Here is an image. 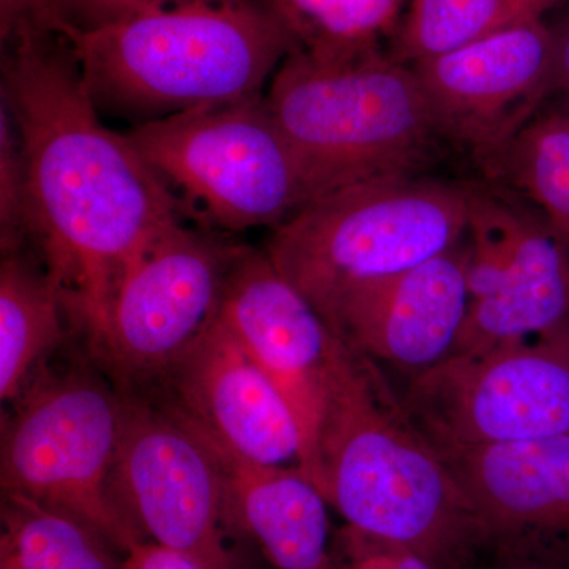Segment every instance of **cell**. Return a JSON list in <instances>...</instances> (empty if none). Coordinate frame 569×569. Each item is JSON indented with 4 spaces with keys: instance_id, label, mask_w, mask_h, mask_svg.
<instances>
[{
    "instance_id": "6da1fadb",
    "label": "cell",
    "mask_w": 569,
    "mask_h": 569,
    "mask_svg": "<svg viewBox=\"0 0 569 569\" xmlns=\"http://www.w3.org/2000/svg\"><path fill=\"white\" fill-rule=\"evenodd\" d=\"M2 51L0 103L24 153L29 244L99 353L123 276L187 216L127 134L104 126L67 37Z\"/></svg>"
},
{
    "instance_id": "7a4b0ae2",
    "label": "cell",
    "mask_w": 569,
    "mask_h": 569,
    "mask_svg": "<svg viewBox=\"0 0 569 569\" xmlns=\"http://www.w3.org/2000/svg\"><path fill=\"white\" fill-rule=\"evenodd\" d=\"M316 482L348 527L449 567L485 545L447 460L376 361L346 340L318 432Z\"/></svg>"
},
{
    "instance_id": "3957f363",
    "label": "cell",
    "mask_w": 569,
    "mask_h": 569,
    "mask_svg": "<svg viewBox=\"0 0 569 569\" xmlns=\"http://www.w3.org/2000/svg\"><path fill=\"white\" fill-rule=\"evenodd\" d=\"M69 40L97 110L133 127L261 97L299 50L261 0H192Z\"/></svg>"
},
{
    "instance_id": "277c9868",
    "label": "cell",
    "mask_w": 569,
    "mask_h": 569,
    "mask_svg": "<svg viewBox=\"0 0 569 569\" xmlns=\"http://www.w3.org/2000/svg\"><path fill=\"white\" fill-rule=\"evenodd\" d=\"M264 99L316 198L373 179L422 174L449 148L417 71L381 50L346 58L296 50Z\"/></svg>"
},
{
    "instance_id": "5b68a950",
    "label": "cell",
    "mask_w": 569,
    "mask_h": 569,
    "mask_svg": "<svg viewBox=\"0 0 569 569\" xmlns=\"http://www.w3.org/2000/svg\"><path fill=\"white\" fill-rule=\"evenodd\" d=\"M467 233L466 183L399 176L321 194L272 228L264 252L331 328L356 295L456 249Z\"/></svg>"
},
{
    "instance_id": "8992f818",
    "label": "cell",
    "mask_w": 569,
    "mask_h": 569,
    "mask_svg": "<svg viewBox=\"0 0 569 569\" xmlns=\"http://www.w3.org/2000/svg\"><path fill=\"white\" fill-rule=\"evenodd\" d=\"M200 227H279L313 201L301 159L264 96L179 112L126 133Z\"/></svg>"
},
{
    "instance_id": "52a82bcc",
    "label": "cell",
    "mask_w": 569,
    "mask_h": 569,
    "mask_svg": "<svg viewBox=\"0 0 569 569\" xmlns=\"http://www.w3.org/2000/svg\"><path fill=\"white\" fill-rule=\"evenodd\" d=\"M3 427V496L29 498L82 520L127 552L144 541L111 492L123 395L88 372L44 373Z\"/></svg>"
},
{
    "instance_id": "ba28073f",
    "label": "cell",
    "mask_w": 569,
    "mask_h": 569,
    "mask_svg": "<svg viewBox=\"0 0 569 569\" xmlns=\"http://www.w3.org/2000/svg\"><path fill=\"white\" fill-rule=\"evenodd\" d=\"M438 452L569 433V346L559 335L449 355L402 397Z\"/></svg>"
},
{
    "instance_id": "9c48e42d",
    "label": "cell",
    "mask_w": 569,
    "mask_h": 569,
    "mask_svg": "<svg viewBox=\"0 0 569 569\" xmlns=\"http://www.w3.org/2000/svg\"><path fill=\"white\" fill-rule=\"evenodd\" d=\"M468 312L451 355L559 335L569 318V249L530 203L466 183Z\"/></svg>"
},
{
    "instance_id": "30bf717a",
    "label": "cell",
    "mask_w": 569,
    "mask_h": 569,
    "mask_svg": "<svg viewBox=\"0 0 569 569\" xmlns=\"http://www.w3.org/2000/svg\"><path fill=\"white\" fill-rule=\"evenodd\" d=\"M111 492L142 539L204 569H239L227 541L222 477L203 438L163 403L123 395Z\"/></svg>"
},
{
    "instance_id": "8fae6325",
    "label": "cell",
    "mask_w": 569,
    "mask_h": 569,
    "mask_svg": "<svg viewBox=\"0 0 569 569\" xmlns=\"http://www.w3.org/2000/svg\"><path fill=\"white\" fill-rule=\"evenodd\" d=\"M244 250L186 220L168 228L123 276L99 353L127 383L162 380L219 317Z\"/></svg>"
},
{
    "instance_id": "7c38bea8",
    "label": "cell",
    "mask_w": 569,
    "mask_h": 569,
    "mask_svg": "<svg viewBox=\"0 0 569 569\" xmlns=\"http://www.w3.org/2000/svg\"><path fill=\"white\" fill-rule=\"evenodd\" d=\"M411 67L449 148L481 164L553 96L552 28L523 22Z\"/></svg>"
},
{
    "instance_id": "4fadbf2b",
    "label": "cell",
    "mask_w": 569,
    "mask_h": 569,
    "mask_svg": "<svg viewBox=\"0 0 569 569\" xmlns=\"http://www.w3.org/2000/svg\"><path fill=\"white\" fill-rule=\"evenodd\" d=\"M219 317L293 411L302 438L299 468L312 479L318 432L342 339L268 253L250 247L228 277Z\"/></svg>"
},
{
    "instance_id": "5bb4252c",
    "label": "cell",
    "mask_w": 569,
    "mask_h": 569,
    "mask_svg": "<svg viewBox=\"0 0 569 569\" xmlns=\"http://www.w3.org/2000/svg\"><path fill=\"white\" fill-rule=\"evenodd\" d=\"M440 455L485 545L569 569V433Z\"/></svg>"
},
{
    "instance_id": "9a60e30c",
    "label": "cell",
    "mask_w": 569,
    "mask_h": 569,
    "mask_svg": "<svg viewBox=\"0 0 569 569\" xmlns=\"http://www.w3.org/2000/svg\"><path fill=\"white\" fill-rule=\"evenodd\" d=\"M160 381L163 406L213 443L266 466L301 463L293 411L220 317Z\"/></svg>"
},
{
    "instance_id": "2e32d148",
    "label": "cell",
    "mask_w": 569,
    "mask_h": 569,
    "mask_svg": "<svg viewBox=\"0 0 569 569\" xmlns=\"http://www.w3.org/2000/svg\"><path fill=\"white\" fill-rule=\"evenodd\" d=\"M468 302L467 247L459 246L356 295L331 329L359 353L417 376L452 353Z\"/></svg>"
},
{
    "instance_id": "e0dca14e",
    "label": "cell",
    "mask_w": 569,
    "mask_h": 569,
    "mask_svg": "<svg viewBox=\"0 0 569 569\" xmlns=\"http://www.w3.org/2000/svg\"><path fill=\"white\" fill-rule=\"evenodd\" d=\"M190 427L219 467L230 527L249 533L277 569H332L328 501L316 482L299 467L239 458Z\"/></svg>"
},
{
    "instance_id": "ac0fdd59",
    "label": "cell",
    "mask_w": 569,
    "mask_h": 569,
    "mask_svg": "<svg viewBox=\"0 0 569 569\" xmlns=\"http://www.w3.org/2000/svg\"><path fill=\"white\" fill-rule=\"evenodd\" d=\"M26 247L3 252L0 266V397L18 399L47 373L69 318L58 284Z\"/></svg>"
},
{
    "instance_id": "d6986e66",
    "label": "cell",
    "mask_w": 569,
    "mask_h": 569,
    "mask_svg": "<svg viewBox=\"0 0 569 569\" xmlns=\"http://www.w3.org/2000/svg\"><path fill=\"white\" fill-rule=\"evenodd\" d=\"M490 181L533 206L569 249V114H537L479 164Z\"/></svg>"
},
{
    "instance_id": "ffe728a7",
    "label": "cell",
    "mask_w": 569,
    "mask_h": 569,
    "mask_svg": "<svg viewBox=\"0 0 569 569\" xmlns=\"http://www.w3.org/2000/svg\"><path fill=\"white\" fill-rule=\"evenodd\" d=\"M392 56L408 66L458 50L523 22L542 20L561 0H408Z\"/></svg>"
},
{
    "instance_id": "44dd1931",
    "label": "cell",
    "mask_w": 569,
    "mask_h": 569,
    "mask_svg": "<svg viewBox=\"0 0 569 569\" xmlns=\"http://www.w3.org/2000/svg\"><path fill=\"white\" fill-rule=\"evenodd\" d=\"M82 520L29 498L2 497L0 569H121Z\"/></svg>"
},
{
    "instance_id": "7402d4cb",
    "label": "cell",
    "mask_w": 569,
    "mask_h": 569,
    "mask_svg": "<svg viewBox=\"0 0 569 569\" xmlns=\"http://www.w3.org/2000/svg\"><path fill=\"white\" fill-rule=\"evenodd\" d=\"M279 14L299 50L346 58L381 50V39L399 28L407 0H261Z\"/></svg>"
},
{
    "instance_id": "603a6c76",
    "label": "cell",
    "mask_w": 569,
    "mask_h": 569,
    "mask_svg": "<svg viewBox=\"0 0 569 569\" xmlns=\"http://www.w3.org/2000/svg\"><path fill=\"white\" fill-rule=\"evenodd\" d=\"M0 231L2 252L29 244V194L17 126L0 103Z\"/></svg>"
},
{
    "instance_id": "cb8c5ba5",
    "label": "cell",
    "mask_w": 569,
    "mask_h": 569,
    "mask_svg": "<svg viewBox=\"0 0 569 569\" xmlns=\"http://www.w3.org/2000/svg\"><path fill=\"white\" fill-rule=\"evenodd\" d=\"M332 569H438L421 553L347 527L332 550Z\"/></svg>"
},
{
    "instance_id": "d4e9b609",
    "label": "cell",
    "mask_w": 569,
    "mask_h": 569,
    "mask_svg": "<svg viewBox=\"0 0 569 569\" xmlns=\"http://www.w3.org/2000/svg\"><path fill=\"white\" fill-rule=\"evenodd\" d=\"M40 36H63L67 39L73 36L61 0H0L2 48L28 37Z\"/></svg>"
},
{
    "instance_id": "484cf974",
    "label": "cell",
    "mask_w": 569,
    "mask_h": 569,
    "mask_svg": "<svg viewBox=\"0 0 569 569\" xmlns=\"http://www.w3.org/2000/svg\"><path fill=\"white\" fill-rule=\"evenodd\" d=\"M183 2L189 0H61V6L70 28L74 32H84L126 20L133 14Z\"/></svg>"
},
{
    "instance_id": "4316f807",
    "label": "cell",
    "mask_w": 569,
    "mask_h": 569,
    "mask_svg": "<svg viewBox=\"0 0 569 569\" xmlns=\"http://www.w3.org/2000/svg\"><path fill=\"white\" fill-rule=\"evenodd\" d=\"M121 569H204L192 557L152 541H140L127 550Z\"/></svg>"
},
{
    "instance_id": "83f0119b",
    "label": "cell",
    "mask_w": 569,
    "mask_h": 569,
    "mask_svg": "<svg viewBox=\"0 0 569 569\" xmlns=\"http://www.w3.org/2000/svg\"><path fill=\"white\" fill-rule=\"evenodd\" d=\"M552 93L569 97V14L553 26Z\"/></svg>"
},
{
    "instance_id": "f1b7e54d",
    "label": "cell",
    "mask_w": 569,
    "mask_h": 569,
    "mask_svg": "<svg viewBox=\"0 0 569 569\" xmlns=\"http://www.w3.org/2000/svg\"><path fill=\"white\" fill-rule=\"evenodd\" d=\"M508 561L507 569H561L552 567V565L542 563V561L512 559V557H505Z\"/></svg>"
},
{
    "instance_id": "f546056e",
    "label": "cell",
    "mask_w": 569,
    "mask_h": 569,
    "mask_svg": "<svg viewBox=\"0 0 569 569\" xmlns=\"http://www.w3.org/2000/svg\"><path fill=\"white\" fill-rule=\"evenodd\" d=\"M561 335H563L565 340H567V343L569 346V318H568L567 325H565V328L561 329Z\"/></svg>"
},
{
    "instance_id": "4dcf8cb0",
    "label": "cell",
    "mask_w": 569,
    "mask_h": 569,
    "mask_svg": "<svg viewBox=\"0 0 569 569\" xmlns=\"http://www.w3.org/2000/svg\"><path fill=\"white\" fill-rule=\"evenodd\" d=\"M561 110H563L565 112H568V114H569V97H568V104H567V107L561 108Z\"/></svg>"
}]
</instances>
